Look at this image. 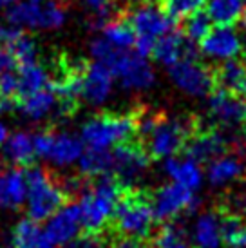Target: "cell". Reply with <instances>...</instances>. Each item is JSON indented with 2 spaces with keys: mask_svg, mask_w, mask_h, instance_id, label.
<instances>
[{
  "mask_svg": "<svg viewBox=\"0 0 246 248\" xmlns=\"http://www.w3.org/2000/svg\"><path fill=\"white\" fill-rule=\"evenodd\" d=\"M194 116H167L149 109L136 110V134L151 158L167 159L178 156L199 127Z\"/></svg>",
  "mask_w": 246,
  "mask_h": 248,
  "instance_id": "6da1fadb",
  "label": "cell"
},
{
  "mask_svg": "<svg viewBox=\"0 0 246 248\" xmlns=\"http://www.w3.org/2000/svg\"><path fill=\"white\" fill-rule=\"evenodd\" d=\"M89 51L96 62L105 63L114 78L120 80V85L127 91H147L156 82V75L147 56L139 53H130L129 49L112 47L103 38H94L91 42Z\"/></svg>",
  "mask_w": 246,
  "mask_h": 248,
  "instance_id": "7a4b0ae2",
  "label": "cell"
},
{
  "mask_svg": "<svg viewBox=\"0 0 246 248\" xmlns=\"http://www.w3.org/2000/svg\"><path fill=\"white\" fill-rule=\"evenodd\" d=\"M123 188L112 174L94 178L92 181H85L80 192V212H82V227L87 232H100L107 228L112 221L114 210Z\"/></svg>",
  "mask_w": 246,
  "mask_h": 248,
  "instance_id": "3957f363",
  "label": "cell"
},
{
  "mask_svg": "<svg viewBox=\"0 0 246 248\" xmlns=\"http://www.w3.org/2000/svg\"><path fill=\"white\" fill-rule=\"evenodd\" d=\"M24 174L28 183L26 205L29 219L38 223L49 219L56 210H60L67 203L69 194L51 170L44 167H29Z\"/></svg>",
  "mask_w": 246,
  "mask_h": 248,
  "instance_id": "277c9868",
  "label": "cell"
},
{
  "mask_svg": "<svg viewBox=\"0 0 246 248\" xmlns=\"http://www.w3.org/2000/svg\"><path fill=\"white\" fill-rule=\"evenodd\" d=\"M110 225L120 235L139 237V239L151 237L156 225L151 196L145 190L125 188L118 201Z\"/></svg>",
  "mask_w": 246,
  "mask_h": 248,
  "instance_id": "5b68a950",
  "label": "cell"
},
{
  "mask_svg": "<svg viewBox=\"0 0 246 248\" xmlns=\"http://www.w3.org/2000/svg\"><path fill=\"white\" fill-rule=\"evenodd\" d=\"M136 136V112H102L82 125L80 140L87 149H110Z\"/></svg>",
  "mask_w": 246,
  "mask_h": 248,
  "instance_id": "8992f818",
  "label": "cell"
},
{
  "mask_svg": "<svg viewBox=\"0 0 246 248\" xmlns=\"http://www.w3.org/2000/svg\"><path fill=\"white\" fill-rule=\"evenodd\" d=\"M7 24L15 29H60L67 20V9L62 0H46L31 2V0H16L6 11Z\"/></svg>",
  "mask_w": 246,
  "mask_h": 248,
  "instance_id": "52a82bcc",
  "label": "cell"
},
{
  "mask_svg": "<svg viewBox=\"0 0 246 248\" xmlns=\"http://www.w3.org/2000/svg\"><path fill=\"white\" fill-rule=\"evenodd\" d=\"M122 16L129 22L134 31L136 35L134 47H136V53H139L141 56L152 55V49L157 38L174 29V20L161 7L151 2L130 9L127 11V15H122Z\"/></svg>",
  "mask_w": 246,
  "mask_h": 248,
  "instance_id": "ba28073f",
  "label": "cell"
},
{
  "mask_svg": "<svg viewBox=\"0 0 246 248\" xmlns=\"http://www.w3.org/2000/svg\"><path fill=\"white\" fill-rule=\"evenodd\" d=\"M36 158L49 159L56 167L76 163L83 152V141L67 132L44 131L33 136Z\"/></svg>",
  "mask_w": 246,
  "mask_h": 248,
  "instance_id": "9c48e42d",
  "label": "cell"
},
{
  "mask_svg": "<svg viewBox=\"0 0 246 248\" xmlns=\"http://www.w3.org/2000/svg\"><path fill=\"white\" fill-rule=\"evenodd\" d=\"M151 165V154L141 141H125L112 151V176L123 188H132Z\"/></svg>",
  "mask_w": 246,
  "mask_h": 248,
  "instance_id": "30bf717a",
  "label": "cell"
},
{
  "mask_svg": "<svg viewBox=\"0 0 246 248\" xmlns=\"http://www.w3.org/2000/svg\"><path fill=\"white\" fill-rule=\"evenodd\" d=\"M151 205L156 221L169 223L181 214L196 212L199 208V200L196 198V192L172 181L156 188V192L151 196Z\"/></svg>",
  "mask_w": 246,
  "mask_h": 248,
  "instance_id": "8fae6325",
  "label": "cell"
},
{
  "mask_svg": "<svg viewBox=\"0 0 246 248\" xmlns=\"http://www.w3.org/2000/svg\"><path fill=\"white\" fill-rule=\"evenodd\" d=\"M172 83L183 91L184 94H190L196 98H205L215 87L214 80V71L208 69L206 65L198 60H179L169 67Z\"/></svg>",
  "mask_w": 246,
  "mask_h": 248,
  "instance_id": "7c38bea8",
  "label": "cell"
},
{
  "mask_svg": "<svg viewBox=\"0 0 246 248\" xmlns=\"http://www.w3.org/2000/svg\"><path fill=\"white\" fill-rule=\"evenodd\" d=\"M208 116L219 129H237L246 124V102L226 91H212L208 94Z\"/></svg>",
  "mask_w": 246,
  "mask_h": 248,
  "instance_id": "4fadbf2b",
  "label": "cell"
},
{
  "mask_svg": "<svg viewBox=\"0 0 246 248\" xmlns=\"http://www.w3.org/2000/svg\"><path fill=\"white\" fill-rule=\"evenodd\" d=\"M232 140L226 136L221 129H203L199 125L188 141L184 143V156L196 159L198 163H210L217 156L228 151Z\"/></svg>",
  "mask_w": 246,
  "mask_h": 248,
  "instance_id": "5bb4252c",
  "label": "cell"
},
{
  "mask_svg": "<svg viewBox=\"0 0 246 248\" xmlns=\"http://www.w3.org/2000/svg\"><path fill=\"white\" fill-rule=\"evenodd\" d=\"M82 228V212L78 203H65L49 217L44 232L55 247H63L75 239Z\"/></svg>",
  "mask_w": 246,
  "mask_h": 248,
  "instance_id": "9a60e30c",
  "label": "cell"
},
{
  "mask_svg": "<svg viewBox=\"0 0 246 248\" xmlns=\"http://www.w3.org/2000/svg\"><path fill=\"white\" fill-rule=\"evenodd\" d=\"M198 55L199 51L196 47V44L176 29L159 36L154 44V49H152V56L167 67L178 63L179 60H198Z\"/></svg>",
  "mask_w": 246,
  "mask_h": 248,
  "instance_id": "2e32d148",
  "label": "cell"
},
{
  "mask_svg": "<svg viewBox=\"0 0 246 248\" xmlns=\"http://www.w3.org/2000/svg\"><path fill=\"white\" fill-rule=\"evenodd\" d=\"M114 75L102 62H87L82 75V100L91 105H102L112 93Z\"/></svg>",
  "mask_w": 246,
  "mask_h": 248,
  "instance_id": "e0dca14e",
  "label": "cell"
},
{
  "mask_svg": "<svg viewBox=\"0 0 246 248\" xmlns=\"http://www.w3.org/2000/svg\"><path fill=\"white\" fill-rule=\"evenodd\" d=\"M243 42L232 26H219L201 40V53L214 60H230L241 53Z\"/></svg>",
  "mask_w": 246,
  "mask_h": 248,
  "instance_id": "ac0fdd59",
  "label": "cell"
},
{
  "mask_svg": "<svg viewBox=\"0 0 246 248\" xmlns=\"http://www.w3.org/2000/svg\"><path fill=\"white\" fill-rule=\"evenodd\" d=\"M246 154L243 149H235L233 152H225L212 159L208 163V170H206V178L210 181L212 186H225L228 183H233L245 174Z\"/></svg>",
  "mask_w": 246,
  "mask_h": 248,
  "instance_id": "d6986e66",
  "label": "cell"
},
{
  "mask_svg": "<svg viewBox=\"0 0 246 248\" xmlns=\"http://www.w3.org/2000/svg\"><path fill=\"white\" fill-rule=\"evenodd\" d=\"M163 169L167 176L174 183L188 188L192 192H198V188L203 185V169H201V163H198L196 159L188 158V156H183V158H178V156L167 158L163 163Z\"/></svg>",
  "mask_w": 246,
  "mask_h": 248,
  "instance_id": "ffe728a7",
  "label": "cell"
},
{
  "mask_svg": "<svg viewBox=\"0 0 246 248\" xmlns=\"http://www.w3.org/2000/svg\"><path fill=\"white\" fill-rule=\"evenodd\" d=\"M28 183L26 174L20 169H7L0 174V207L2 208H20L26 203Z\"/></svg>",
  "mask_w": 246,
  "mask_h": 248,
  "instance_id": "44dd1931",
  "label": "cell"
},
{
  "mask_svg": "<svg viewBox=\"0 0 246 248\" xmlns=\"http://www.w3.org/2000/svg\"><path fill=\"white\" fill-rule=\"evenodd\" d=\"M215 87L230 94L246 98V62L230 58L214 71Z\"/></svg>",
  "mask_w": 246,
  "mask_h": 248,
  "instance_id": "7402d4cb",
  "label": "cell"
},
{
  "mask_svg": "<svg viewBox=\"0 0 246 248\" xmlns=\"http://www.w3.org/2000/svg\"><path fill=\"white\" fill-rule=\"evenodd\" d=\"M2 154L7 163H11L13 167H29L36 158L33 136L24 131L7 136L6 141L2 143Z\"/></svg>",
  "mask_w": 246,
  "mask_h": 248,
  "instance_id": "603a6c76",
  "label": "cell"
},
{
  "mask_svg": "<svg viewBox=\"0 0 246 248\" xmlns=\"http://www.w3.org/2000/svg\"><path fill=\"white\" fill-rule=\"evenodd\" d=\"M192 241L196 248H219L221 237V214L205 212L198 217L192 228Z\"/></svg>",
  "mask_w": 246,
  "mask_h": 248,
  "instance_id": "cb8c5ba5",
  "label": "cell"
},
{
  "mask_svg": "<svg viewBox=\"0 0 246 248\" xmlns=\"http://www.w3.org/2000/svg\"><path fill=\"white\" fill-rule=\"evenodd\" d=\"M56 105H58L56 94L51 91V87H46L38 93L24 96L16 107L24 118H28L31 122H42L44 118H47L56 109Z\"/></svg>",
  "mask_w": 246,
  "mask_h": 248,
  "instance_id": "d4e9b609",
  "label": "cell"
},
{
  "mask_svg": "<svg viewBox=\"0 0 246 248\" xmlns=\"http://www.w3.org/2000/svg\"><path fill=\"white\" fill-rule=\"evenodd\" d=\"M11 239L15 248H55L46 232L40 228L38 221H33L29 217L20 219L15 225Z\"/></svg>",
  "mask_w": 246,
  "mask_h": 248,
  "instance_id": "484cf974",
  "label": "cell"
},
{
  "mask_svg": "<svg viewBox=\"0 0 246 248\" xmlns=\"http://www.w3.org/2000/svg\"><path fill=\"white\" fill-rule=\"evenodd\" d=\"M78 169L85 179L112 174V152L109 149H87L78 159Z\"/></svg>",
  "mask_w": 246,
  "mask_h": 248,
  "instance_id": "4316f807",
  "label": "cell"
},
{
  "mask_svg": "<svg viewBox=\"0 0 246 248\" xmlns=\"http://www.w3.org/2000/svg\"><path fill=\"white\" fill-rule=\"evenodd\" d=\"M49 83H51V75L38 62L20 65V73H18V98L29 96L33 93L46 89V87H49Z\"/></svg>",
  "mask_w": 246,
  "mask_h": 248,
  "instance_id": "83f0119b",
  "label": "cell"
},
{
  "mask_svg": "<svg viewBox=\"0 0 246 248\" xmlns=\"http://www.w3.org/2000/svg\"><path fill=\"white\" fill-rule=\"evenodd\" d=\"M245 0H210L206 13L217 26H232L245 13Z\"/></svg>",
  "mask_w": 246,
  "mask_h": 248,
  "instance_id": "f1b7e54d",
  "label": "cell"
},
{
  "mask_svg": "<svg viewBox=\"0 0 246 248\" xmlns=\"http://www.w3.org/2000/svg\"><path fill=\"white\" fill-rule=\"evenodd\" d=\"M102 31L103 40H107L112 47L116 49L127 51V49L134 47V44H136V35H134V31L130 28V24L123 18L122 15L107 22L102 28Z\"/></svg>",
  "mask_w": 246,
  "mask_h": 248,
  "instance_id": "f546056e",
  "label": "cell"
},
{
  "mask_svg": "<svg viewBox=\"0 0 246 248\" xmlns=\"http://www.w3.org/2000/svg\"><path fill=\"white\" fill-rule=\"evenodd\" d=\"M7 49L11 51L15 62L18 65H28V63L38 62V46L36 42L29 35H24L20 29H15L9 42H7Z\"/></svg>",
  "mask_w": 246,
  "mask_h": 248,
  "instance_id": "4dcf8cb0",
  "label": "cell"
},
{
  "mask_svg": "<svg viewBox=\"0 0 246 248\" xmlns=\"http://www.w3.org/2000/svg\"><path fill=\"white\" fill-rule=\"evenodd\" d=\"M221 237L228 248H246V221L241 216L223 212Z\"/></svg>",
  "mask_w": 246,
  "mask_h": 248,
  "instance_id": "1f68e13d",
  "label": "cell"
},
{
  "mask_svg": "<svg viewBox=\"0 0 246 248\" xmlns=\"http://www.w3.org/2000/svg\"><path fill=\"white\" fill-rule=\"evenodd\" d=\"M154 248H190V243L186 241V234L183 228L176 223H167L157 230L152 239Z\"/></svg>",
  "mask_w": 246,
  "mask_h": 248,
  "instance_id": "d6a6232c",
  "label": "cell"
},
{
  "mask_svg": "<svg viewBox=\"0 0 246 248\" xmlns=\"http://www.w3.org/2000/svg\"><path fill=\"white\" fill-rule=\"evenodd\" d=\"M210 31H212V20H210V16H208L206 11L198 9V11H194V13L188 15V16H184L181 33H183L188 40L201 42Z\"/></svg>",
  "mask_w": 246,
  "mask_h": 248,
  "instance_id": "836d02e7",
  "label": "cell"
},
{
  "mask_svg": "<svg viewBox=\"0 0 246 248\" xmlns=\"http://www.w3.org/2000/svg\"><path fill=\"white\" fill-rule=\"evenodd\" d=\"M206 0H159L161 9L170 16L172 20L176 18H184L192 15L194 11L201 9V6Z\"/></svg>",
  "mask_w": 246,
  "mask_h": 248,
  "instance_id": "e575fe53",
  "label": "cell"
},
{
  "mask_svg": "<svg viewBox=\"0 0 246 248\" xmlns=\"http://www.w3.org/2000/svg\"><path fill=\"white\" fill-rule=\"evenodd\" d=\"M0 96L11 100L18 96V75L13 69L0 73Z\"/></svg>",
  "mask_w": 246,
  "mask_h": 248,
  "instance_id": "d590c367",
  "label": "cell"
},
{
  "mask_svg": "<svg viewBox=\"0 0 246 248\" xmlns=\"http://www.w3.org/2000/svg\"><path fill=\"white\" fill-rule=\"evenodd\" d=\"M225 212L235 214L245 217L246 216V190H237V192H230L225 201Z\"/></svg>",
  "mask_w": 246,
  "mask_h": 248,
  "instance_id": "8d00e7d4",
  "label": "cell"
},
{
  "mask_svg": "<svg viewBox=\"0 0 246 248\" xmlns=\"http://www.w3.org/2000/svg\"><path fill=\"white\" fill-rule=\"evenodd\" d=\"M103 239L100 232H85V234H78L75 239H71L65 248H102Z\"/></svg>",
  "mask_w": 246,
  "mask_h": 248,
  "instance_id": "74e56055",
  "label": "cell"
},
{
  "mask_svg": "<svg viewBox=\"0 0 246 248\" xmlns=\"http://www.w3.org/2000/svg\"><path fill=\"white\" fill-rule=\"evenodd\" d=\"M109 248H149V245L145 243V239H139V237L120 235V237H116V241L110 243Z\"/></svg>",
  "mask_w": 246,
  "mask_h": 248,
  "instance_id": "f35d334b",
  "label": "cell"
},
{
  "mask_svg": "<svg viewBox=\"0 0 246 248\" xmlns=\"http://www.w3.org/2000/svg\"><path fill=\"white\" fill-rule=\"evenodd\" d=\"M7 138V127L4 125V122H0V145L6 141Z\"/></svg>",
  "mask_w": 246,
  "mask_h": 248,
  "instance_id": "ab89813d",
  "label": "cell"
},
{
  "mask_svg": "<svg viewBox=\"0 0 246 248\" xmlns=\"http://www.w3.org/2000/svg\"><path fill=\"white\" fill-rule=\"evenodd\" d=\"M13 2H16V0H0V9L2 7H7V6H11Z\"/></svg>",
  "mask_w": 246,
  "mask_h": 248,
  "instance_id": "60d3db41",
  "label": "cell"
},
{
  "mask_svg": "<svg viewBox=\"0 0 246 248\" xmlns=\"http://www.w3.org/2000/svg\"><path fill=\"white\" fill-rule=\"evenodd\" d=\"M241 51L245 53V62H246V31H245V42H243V47H241Z\"/></svg>",
  "mask_w": 246,
  "mask_h": 248,
  "instance_id": "b9f144b4",
  "label": "cell"
},
{
  "mask_svg": "<svg viewBox=\"0 0 246 248\" xmlns=\"http://www.w3.org/2000/svg\"><path fill=\"white\" fill-rule=\"evenodd\" d=\"M31 2H46V0H31Z\"/></svg>",
  "mask_w": 246,
  "mask_h": 248,
  "instance_id": "7bdbcfd3",
  "label": "cell"
},
{
  "mask_svg": "<svg viewBox=\"0 0 246 248\" xmlns=\"http://www.w3.org/2000/svg\"><path fill=\"white\" fill-rule=\"evenodd\" d=\"M130 2H145V0H130Z\"/></svg>",
  "mask_w": 246,
  "mask_h": 248,
  "instance_id": "ee69618b",
  "label": "cell"
},
{
  "mask_svg": "<svg viewBox=\"0 0 246 248\" xmlns=\"http://www.w3.org/2000/svg\"><path fill=\"white\" fill-rule=\"evenodd\" d=\"M0 248H4V247H0Z\"/></svg>",
  "mask_w": 246,
  "mask_h": 248,
  "instance_id": "f6af8a7d",
  "label": "cell"
},
{
  "mask_svg": "<svg viewBox=\"0 0 246 248\" xmlns=\"http://www.w3.org/2000/svg\"><path fill=\"white\" fill-rule=\"evenodd\" d=\"M245 125H246V124H245Z\"/></svg>",
  "mask_w": 246,
  "mask_h": 248,
  "instance_id": "bcb514c9",
  "label": "cell"
}]
</instances>
